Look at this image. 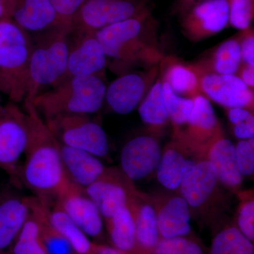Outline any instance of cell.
<instances>
[{
  "label": "cell",
  "mask_w": 254,
  "mask_h": 254,
  "mask_svg": "<svg viewBox=\"0 0 254 254\" xmlns=\"http://www.w3.org/2000/svg\"><path fill=\"white\" fill-rule=\"evenodd\" d=\"M196 162L187 158L182 153L181 145L177 141L168 147L163 153L156 168L159 182L169 190L179 189L187 173Z\"/></svg>",
  "instance_id": "cell-24"
},
{
  "label": "cell",
  "mask_w": 254,
  "mask_h": 254,
  "mask_svg": "<svg viewBox=\"0 0 254 254\" xmlns=\"http://www.w3.org/2000/svg\"><path fill=\"white\" fill-rule=\"evenodd\" d=\"M237 76L251 89H254V66L242 63L236 73Z\"/></svg>",
  "instance_id": "cell-41"
},
{
  "label": "cell",
  "mask_w": 254,
  "mask_h": 254,
  "mask_svg": "<svg viewBox=\"0 0 254 254\" xmlns=\"http://www.w3.org/2000/svg\"><path fill=\"white\" fill-rule=\"evenodd\" d=\"M54 87L37 95L33 102L44 120L63 114L95 113L105 102L107 86L98 75L71 77Z\"/></svg>",
  "instance_id": "cell-4"
},
{
  "label": "cell",
  "mask_w": 254,
  "mask_h": 254,
  "mask_svg": "<svg viewBox=\"0 0 254 254\" xmlns=\"http://www.w3.org/2000/svg\"><path fill=\"white\" fill-rule=\"evenodd\" d=\"M184 36L196 43L215 36L230 24L228 0H208L179 14Z\"/></svg>",
  "instance_id": "cell-9"
},
{
  "label": "cell",
  "mask_w": 254,
  "mask_h": 254,
  "mask_svg": "<svg viewBox=\"0 0 254 254\" xmlns=\"http://www.w3.org/2000/svg\"><path fill=\"white\" fill-rule=\"evenodd\" d=\"M27 142L26 118L14 104L0 109V168L18 182V163Z\"/></svg>",
  "instance_id": "cell-8"
},
{
  "label": "cell",
  "mask_w": 254,
  "mask_h": 254,
  "mask_svg": "<svg viewBox=\"0 0 254 254\" xmlns=\"http://www.w3.org/2000/svg\"><path fill=\"white\" fill-rule=\"evenodd\" d=\"M71 28H60L42 35L33 46L29 66V82L24 103H33L40 89L56 85L66 72Z\"/></svg>",
  "instance_id": "cell-5"
},
{
  "label": "cell",
  "mask_w": 254,
  "mask_h": 254,
  "mask_svg": "<svg viewBox=\"0 0 254 254\" xmlns=\"http://www.w3.org/2000/svg\"><path fill=\"white\" fill-rule=\"evenodd\" d=\"M205 1H208V0H176L174 6L173 12L177 14H180L193 5Z\"/></svg>",
  "instance_id": "cell-43"
},
{
  "label": "cell",
  "mask_w": 254,
  "mask_h": 254,
  "mask_svg": "<svg viewBox=\"0 0 254 254\" xmlns=\"http://www.w3.org/2000/svg\"><path fill=\"white\" fill-rule=\"evenodd\" d=\"M24 103L27 142L20 179L43 205L50 207L71 182L64 170L60 141L33 103Z\"/></svg>",
  "instance_id": "cell-1"
},
{
  "label": "cell",
  "mask_w": 254,
  "mask_h": 254,
  "mask_svg": "<svg viewBox=\"0 0 254 254\" xmlns=\"http://www.w3.org/2000/svg\"><path fill=\"white\" fill-rule=\"evenodd\" d=\"M31 213V198L12 193L0 197V252L14 244Z\"/></svg>",
  "instance_id": "cell-19"
},
{
  "label": "cell",
  "mask_w": 254,
  "mask_h": 254,
  "mask_svg": "<svg viewBox=\"0 0 254 254\" xmlns=\"http://www.w3.org/2000/svg\"><path fill=\"white\" fill-rule=\"evenodd\" d=\"M58 14L60 20L64 24L72 28L71 23L75 15L86 0H50Z\"/></svg>",
  "instance_id": "cell-36"
},
{
  "label": "cell",
  "mask_w": 254,
  "mask_h": 254,
  "mask_svg": "<svg viewBox=\"0 0 254 254\" xmlns=\"http://www.w3.org/2000/svg\"><path fill=\"white\" fill-rule=\"evenodd\" d=\"M11 18L29 35L71 28L60 20L50 0H16Z\"/></svg>",
  "instance_id": "cell-17"
},
{
  "label": "cell",
  "mask_w": 254,
  "mask_h": 254,
  "mask_svg": "<svg viewBox=\"0 0 254 254\" xmlns=\"http://www.w3.org/2000/svg\"><path fill=\"white\" fill-rule=\"evenodd\" d=\"M151 10L150 0H86L71 23L79 34H94L102 28Z\"/></svg>",
  "instance_id": "cell-7"
},
{
  "label": "cell",
  "mask_w": 254,
  "mask_h": 254,
  "mask_svg": "<svg viewBox=\"0 0 254 254\" xmlns=\"http://www.w3.org/2000/svg\"><path fill=\"white\" fill-rule=\"evenodd\" d=\"M93 254H127L121 251L103 245H95Z\"/></svg>",
  "instance_id": "cell-44"
},
{
  "label": "cell",
  "mask_w": 254,
  "mask_h": 254,
  "mask_svg": "<svg viewBox=\"0 0 254 254\" xmlns=\"http://www.w3.org/2000/svg\"><path fill=\"white\" fill-rule=\"evenodd\" d=\"M159 71L158 64L146 71L123 73L107 87L105 101L115 113H131L156 81Z\"/></svg>",
  "instance_id": "cell-10"
},
{
  "label": "cell",
  "mask_w": 254,
  "mask_h": 254,
  "mask_svg": "<svg viewBox=\"0 0 254 254\" xmlns=\"http://www.w3.org/2000/svg\"><path fill=\"white\" fill-rule=\"evenodd\" d=\"M45 122L62 144L85 150L98 158L108 154L110 146L105 130L88 115L63 114Z\"/></svg>",
  "instance_id": "cell-6"
},
{
  "label": "cell",
  "mask_w": 254,
  "mask_h": 254,
  "mask_svg": "<svg viewBox=\"0 0 254 254\" xmlns=\"http://www.w3.org/2000/svg\"><path fill=\"white\" fill-rule=\"evenodd\" d=\"M80 35L75 46L69 47L66 72L58 83L71 77L100 76L106 67L108 58L95 35Z\"/></svg>",
  "instance_id": "cell-15"
},
{
  "label": "cell",
  "mask_w": 254,
  "mask_h": 254,
  "mask_svg": "<svg viewBox=\"0 0 254 254\" xmlns=\"http://www.w3.org/2000/svg\"><path fill=\"white\" fill-rule=\"evenodd\" d=\"M0 109H1V108H0Z\"/></svg>",
  "instance_id": "cell-45"
},
{
  "label": "cell",
  "mask_w": 254,
  "mask_h": 254,
  "mask_svg": "<svg viewBox=\"0 0 254 254\" xmlns=\"http://www.w3.org/2000/svg\"><path fill=\"white\" fill-rule=\"evenodd\" d=\"M13 254H47L41 239V227L31 213L13 246Z\"/></svg>",
  "instance_id": "cell-31"
},
{
  "label": "cell",
  "mask_w": 254,
  "mask_h": 254,
  "mask_svg": "<svg viewBox=\"0 0 254 254\" xmlns=\"http://www.w3.org/2000/svg\"><path fill=\"white\" fill-rule=\"evenodd\" d=\"M207 160L213 164L219 181L230 187L240 186L243 176L237 165L235 145L221 133L206 148Z\"/></svg>",
  "instance_id": "cell-22"
},
{
  "label": "cell",
  "mask_w": 254,
  "mask_h": 254,
  "mask_svg": "<svg viewBox=\"0 0 254 254\" xmlns=\"http://www.w3.org/2000/svg\"><path fill=\"white\" fill-rule=\"evenodd\" d=\"M193 109L186 131L175 134L177 141L193 149L206 150L222 133L221 127L210 100L203 95L193 98Z\"/></svg>",
  "instance_id": "cell-12"
},
{
  "label": "cell",
  "mask_w": 254,
  "mask_h": 254,
  "mask_svg": "<svg viewBox=\"0 0 254 254\" xmlns=\"http://www.w3.org/2000/svg\"><path fill=\"white\" fill-rule=\"evenodd\" d=\"M218 179L213 164L203 160L195 164L180 185V193L190 208L205 204L216 187Z\"/></svg>",
  "instance_id": "cell-20"
},
{
  "label": "cell",
  "mask_w": 254,
  "mask_h": 254,
  "mask_svg": "<svg viewBox=\"0 0 254 254\" xmlns=\"http://www.w3.org/2000/svg\"><path fill=\"white\" fill-rule=\"evenodd\" d=\"M228 118L232 125L254 120L253 111L243 108H229Z\"/></svg>",
  "instance_id": "cell-39"
},
{
  "label": "cell",
  "mask_w": 254,
  "mask_h": 254,
  "mask_svg": "<svg viewBox=\"0 0 254 254\" xmlns=\"http://www.w3.org/2000/svg\"><path fill=\"white\" fill-rule=\"evenodd\" d=\"M162 150L155 137L141 135L124 145L120 155L122 170L129 180L145 178L156 170Z\"/></svg>",
  "instance_id": "cell-13"
},
{
  "label": "cell",
  "mask_w": 254,
  "mask_h": 254,
  "mask_svg": "<svg viewBox=\"0 0 254 254\" xmlns=\"http://www.w3.org/2000/svg\"><path fill=\"white\" fill-rule=\"evenodd\" d=\"M252 241L237 227H232L219 232L214 238L210 254H254Z\"/></svg>",
  "instance_id": "cell-30"
},
{
  "label": "cell",
  "mask_w": 254,
  "mask_h": 254,
  "mask_svg": "<svg viewBox=\"0 0 254 254\" xmlns=\"http://www.w3.org/2000/svg\"><path fill=\"white\" fill-rule=\"evenodd\" d=\"M163 82L164 99L168 111L169 120L175 128V132L182 126H186L193 109V100L176 94L168 83Z\"/></svg>",
  "instance_id": "cell-32"
},
{
  "label": "cell",
  "mask_w": 254,
  "mask_h": 254,
  "mask_svg": "<svg viewBox=\"0 0 254 254\" xmlns=\"http://www.w3.org/2000/svg\"><path fill=\"white\" fill-rule=\"evenodd\" d=\"M133 213L136 243L147 250L155 249L160 237L155 209L150 205L145 204Z\"/></svg>",
  "instance_id": "cell-29"
},
{
  "label": "cell",
  "mask_w": 254,
  "mask_h": 254,
  "mask_svg": "<svg viewBox=\"0 0 254 254\" xmlns=\"http://www.w3.org/2000/svg\"><path fill=\"white\" fill-rule=\"evenodd\" d=\"M238 229L246 237L254 240V201L247 200L241 206L238 215Z\"/></svg>",
  "instance_id": "cell-37"
},
{
  "label": "cell",
  "mask_w": 254,
  "mask_h": 254,
  "mask_svg": "<svg viewBox=\"0 0 254 254\" xmlns=\"http://www.w3.org/2000/svg\"><path fill=\"white\" fill-rule=\"evenodd\" d=\"M55 203L88 237H98L103 230V217L85 190L70 182Z\"/></svg>",
  "instance_id": "cell-14"
},
{
  "label": "cell",
  "mask_w": 254,
  "mask_h": 254,
  "mask_svg": "<svg viewBox=\"0 0 254 254\" xmlns=\"http://www.w3.org/2000/svg\"><path fill=\"white\" fill-rule=\"evenodd\" d=\"M242 63L254 66V32L251 27L241 31L238 36Z\"/></svg>",
  "instance_id": "cell-38"
},
{
  "label": "cell",
  "mask_w": 254,
  "mask_h": 254,
  "mask_svg": "<svg viewBox=\"0 0 254 254\" xmlns=\"http://www.w3.org/2000/svg\"><path fill=\"white\" fill-rule=\"evenodd\" d=\"M33 46L31 35L11 18L0 20V91L14 103L26 98Z\"/></svg>",
  "instance_id": "cell-3"
},
{
  "label": "cell",
  "mask_w": 254,
  "mask_h": 254,
  "mask_svg": "<svg viewBox=\"0 0 254 254\" xmlns=\"http://www.w3.org/2000/svg\"><path fill=\"white\" fill-rule=\"evenodd\" d=\"M162 81L168 83L176 94L188 98L203 95L199 73L193 64L184 63L173 56H164L160 64Z\"/></svg>",
  "instance_id": "cell-21"
},
{
  "label": "cell",
  "mask_w": 254,
  "mask_h": 254,
  "mask_svg": "<svg viewBox=\"0 0 254 254\" xmlns=\"http://www.w3.org/2000/svg\"><path fill=\"white\" fill-rule=\"evenodd\" d=\"M240 42L238 37L222 42L211 54L193 63L200 71L217 74H236L241 64Z\"/></svg>",
  "instance_id": "cell-25"
},
{
  "label": "cell",
  "mask_w": 254,
  "mask_h": 254,
  "mask_svg": "<svg viewBox=\"0 0 254 254\" xmlns=\"http://www.w3.org/2000/svg\"><path fill=\"white\" fill-rule=\"evenodd\" d=\"M47 213L52 226L68 241L75 253L93 254L95 245L58 203L47 207Z\"/></svg>",
  "instance_id": "cell-26"
},
{
  "label": "cell",
  "mask_w": 254,
  "mask_h": 254,
  "mask_svg": "<svg viewBox=\"0 0 254 254\" xmlns=\"http://www.w3.org/2000/svg\"><path fill=\"white\" fill-rule=\"evenodd\" d=\"M157 28L149 10L102 28L94 35L107 58L113 60L115 68H150L159 64L165 56L157 38Z\"/></svg>",
  "instance_id": "cell-2"
},
{
  "label": "cell",
  "mask_w": 254,
  "mask_h": 254,
  "mask_svg": "<svg viewBox=\"0 0 254 254\" xmlns=\"http://www.w3.org/2000/svg\"><path fill=\"white\" fill-rule=\"evenodd\" d=\"M234 133L242 140L254 138V120L234 125Z\"/></svg>",
  "instance_id": "cell-40"
},
{
  "label": "cell",
  "mask_w": 254,
  "mask_h": 254,
  "mask_svg": "<svg viewBox=\"0 0 254 254\" xmlns=\"http://www.w3.org/2000/svg\"><path fill=\"white\" fill-rule=\"evenodd\" d=\"M142 122L152 128H160L169 121L164 99L163 82L158 78L138 106Z\"/></svg>",
  "instance_id": "cell-28"
},
{
  "label": "cell",
  "mask_w": 254,
  "mask_h": 254,
  "mask_svg": "<svg viewBox=\"0 0 254 254\" xmlns=\"http://www.w3.org/2000/svg\"><path fill=\"white\" fill-rule=\"evenodd\" d=\"M60 155L68 180L83 190L98 180L106 170L98 157L61 143Z\"/></svg>",
  "instance_id": "cell-18"
},
{
  "label": "cell",
  "mask_w": 254,
  "mask_h": 254,
  "mask_svg": "<svg viewBox=\"0 0 254 254\" xmlns=\"http://www.w3.org/2000/svg\"><path fill=\"white\" fill-rule=\"evenodd\" d=\"M230 24L243 31L251 27L254 17V0H228Z\"/></svg>",
  "instance_id": "cell-33"
},
{
  "label": "cell",
  "mask_w": 254,
  "mask_h": 254,
  "mask_svg": "<svg viewBox=\"0 0 254 254\" xmlns=\"http://www.w3.org/2000/svg\"><path fill=\"white\" fill-rule=\"evenodd\" d=\"M16 0H0V20L11 18Z\"/></svg>",
  "instance_id": "cell-42"
},
{
  "label": "cell",
  "mask_w": 254,
  "mask_h": 254,
  "mask_svg": "<svg viewBox=\"0 0 254 254\" xmlns=\"http://www.w3.org/2000/svg\"><path fill=\"white\" fill-rule=\"evenodd\" d=\"M239 170L242 176H251L254 173V138L242 140L235 145Z\"/></svg>",
  "instance_id": "cell-35"
},
{
  "label": "cell",
  "mask_w": 254,
  "mask_h": 254,
  "mask_svg": "<svg viewBox=\"0 0 254 254\" xmlns=\"http://www.w3.org/2000/svg\"><path fill=\"white\" fill-rule=\"evenodd\" d=\"M157 220L162 238L187 236L190 232V205L182 196L173 197L159 210Z\"/></svg>",
  "instance_id": "cell-23"
},
{
  "label": "cell",
  "mask_w": 254,
  "mask_h": 254,
  "mask_svg": "<svg viewBox=\"0 0 254 254\" xmlns=\"http://www.w3.org/2000/svg\"><path fill=\"white\" fill-rule=\"evenodd\" d=\"M194 66L199 73L202 94L208 100H213L227 109L243 108L253 111L254 90L245 84L236 74L204 72L195 64Z\"/></svg>",
  "instance_id": "cell-11"
},
{
  "label": "cell",
  "mask_w": 254,
  "mask_h": 254,
  "mask_svg": "<svg viewBox=\"0 0 254 254\" xmlns=\"http://www.w3.org/2000/svg\"><path fill=\"white\" fill-rule=\"evenodd\" d=\"M84 190L107 220L131 203L127 185L115 170H105L104 174Z\"/></svg>",
  "instance_id": "cell-16"
},
{
  "label": "cell",
  "mask_w": 254,
  "mask_h": 254,
  "mask_svg": "<svg viewBox=\"0 0 254 254\" xmlns=\"http://www.w3.org/2000/svg\"><path fill=\"white\" fill-rule=\"evenodd\" d=\"M107 222L109 227L110 238L115 248L126 254L134 250L137 244L136 226L131 203L120 209Z\"/></svg>",
  "instance_id": "cell-27"
},
{
  "label": "cell",
  "mask_w": 254,
  "mask_h": 254,
  "mask_svg": "<svg viewBox=\"0 0 254 254\" xmlns=\"http://www.w3.org/2000/svg\"><path fill=\"white\" fill-rule=\"evenodd\" d=\"M154 250L155 254H203L200 246L184 237L162 238Z\"/></svg>",
  "instance_id": "cell-34"
}]
</instances>
